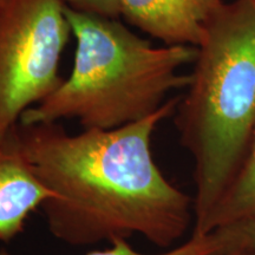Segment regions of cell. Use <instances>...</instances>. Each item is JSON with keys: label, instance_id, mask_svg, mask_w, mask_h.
Segmentation results:
<instances>
[{"label": "cell", "instance_id": "cell-7", "mask_svg": "<svg viewBox=\"0 0 255 255\" xmlns=\"http://www.w3.org/2000/svg\"><path fill=\"white\" fill-rule=\"evenodd\" d=\"M255 219V133L240 169L210 216L207 234Z\"/></svg>", "mask_w": 255, "mask_h": 255}, {"label": "cell", "instance_id": "cell-9", "mask_svg": "<svg viewBox=\"0 0 255 255\" xmlns=\"http://www.w3.org/2000/svg\"><path fill=\"white\" fill-rule=\"evenodd\" d=\"M66 7L81 13L119 19L122 17V0H60Z\"/></svg>", "mask_w": 255, "mask_h": 255}, {"label": "cell", "instance_id": "cell-6", "mask_svg": "<svg viewBox=\"0 0 255 255\" xmlns=\"http://www.w3.org/2000/svg\"><path fill=\"white\" fill-rule=\"evenodd\" d=\"M51 196L34 175L12 129L0 139V242L21 234L32 213Z\"/></svg>", "mask_w": 255, "mask_h": 255}, {"label": "cell", "instance_id": "cell-4", "mask_svg": "<svg viewBox=\"0 0 255 255\" xmlns=\"http://www.w3.org/2000/svg\"><path fill=\"white\" fill-rule=\"evenodd\" d=\"M70 34L60 0L0 1V139L62 84Z\"/></svg>", "mask_w": 255, "mask_h": 255}, {"label": "cell", "instance_id": "cell-10", "mask_svg": "<svg viewBox=\"0 0 255 255\" xmlns=\"http://www.w3.org/2000/svg\"><path fill=\"white\" fill-rule=\"evenodd\" d=\"M237 225L240 227L244 237V250L255 252V219Z\"/></svg>", "mask_w": 255, "mask_h": 255}, {"label": "cell", "instance_id": "cell-1", "mask_svg": "<svg viewBox=\"0 0 255 255\" xmlns=\"http://www.w3.org/2000/svg\"><path fill=\"white\" fill-rule=\"evenodd\" d=\"M178 100L169 98L155 114L115 129L70 133L60 122L13 128L34 175L52 194L40 209L53 238L83 247L138 235L175 247L194 225L193 197L159 170L151 138Z\"/></svg>", "mask_w": 255, "mask_h": 255}, {"label": "cell", "instance_id": "cell-12", "mask_svg": "<svg viewBox=\"0 0 255 255\" xmlns=\"http://www.w3.org/2000/svg\"><path fill=\"white\" fill-rule=\"evenodd\" d=\"M251 1H252V2H253V4L255 5V0H251Z\"/></svg>", "mask_w": 255, "mask_h": 255}, {"label": "cell", "instance_id": "cell-13", "mask_svg": "<svg viewBox=\"0 0 255 255\" xmlns=\"http://www.w3.org/2000/svg\"><path fill=\"white\" fill-rule=\"evenodd\" d=\"M0 1H1V0H0Z\"/></svg>", "mask_w": 255, "mask_h": 255}, {"label": "cell", "instance_id": "cell-5", "mask_svg": "<svg viewBox=\"0 0 255 255\" xmlns=\"http://www.w3.org/2000/svg\"><path fill=\"white\" fill-rule=\"evenodd\" d=\"M223 5V0H122V17L164 45L197 47Z\"/></svg>", "mask_w": 255, "mask_h": 255}, {"label": "cell", "instance_id": "cell-11", "mask_svg": "<svg viewBox=\"0 0 255 255\" xmlns=\"http://www.w3.org/2000/svg\"><path fill=\"white\" fill-rule=\"evenodd\" d=\"M225 255H255V252H250L246 250H238V251H233L231 253L225 254Z\"/></svg>", "mask_w": 255, "mask_h": 255}, {"label": "cell", "instance_id": "cell-8", "mask_svg": "<svg viewBox=\"0 0 255 255\" xmlns=\"http://www.w3.org/2000/svg\"><path fill=\"white\" fill-rule=\"evenodd\" d=\"M244 250V238L238 225L221 227L205 235H194L182 245L161 254H145L136 251L129 240H117L105 250L89 252L85 255H225L233 251ZM0 255H12L4 250Z\"/></svg>", "mask_w": 255, "mask_h": 255}, {"label": "cell", "instance_id": "cell-3", "mask_svg": "<svg viewBox=\"0 0 255 255\" xmlns=\"http://www.w3.org/2000/svg\"><path fill=\"white\" fill-rule=\"evenodd\" d=\"M76 53L71 73L19 122L76 120L83 129H115L155 114L170 92L186 89L196 46H154L119 19L76 12L64 5Z\"/></svg>", "mask_w": 255, "mask_h": 255}, {"label": "cell", "instance_id": "cell-2", "mask_svg": "<svg viewBox=\"0 0 255 255\" xmlns=\"http://www.w3.org/2000/svg\"><path fill=\"white\" fill-rule=\"evenodd\" d=\"M174 124L193 159L194 235L209 219L240 169L255 133V5L225 2L197 46Z\"/></svg>", "mask_w": 255, "mask_h": 255}]
</instances>
